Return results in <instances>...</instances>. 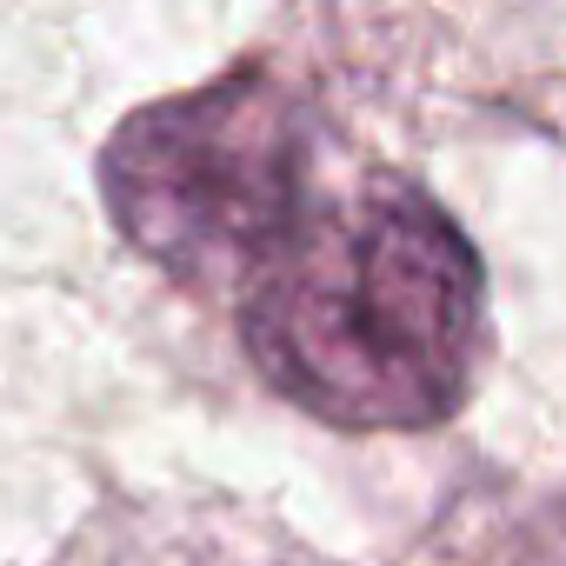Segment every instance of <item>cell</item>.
<instances>
[{
    "mask_svg": "<svg viewBox=\"0 0 566 566\" xmlns=\"http://www.w3.org/2000/svg\"><path fill=\"white\" fill-rule=\"evenodd\" d=\"M513 566H566V506H553L513 553Z\"/></svg>",
    "mask_w": 566,
    "mask_h": 566,
    "instance_id": "3",
    "label": "cell"
},
{
    "mask_svg": "<svg viewBox=\"0 0 566 566\" xmlns=\"http://www.w3.org/2000/svg\"><path fill=\"white\" fill-rule=\"evenodd\" d=\"M486 340V273L420 187L301 213L240 294V347L340 433H427L460 413Z\"/></svg>",
    "mask_w": 566,
    "mask_h": 566,
    "instance_id": "1",
    "label": "cell"
},
{
    "mask_svg": "<svg viewBox=\"0 0 566 566\" xmlns=\"http://www.w3.org/2000/svg\"><path fill=\"white\" fill-rule=\"evenodd\" d=\"M101 200L120 240L174 280L247 287L307 213L301 94L247 61L127 114L101 147Z\"/></svg>",
    "mask_w": 566,
    "mask_h": 566,
    "instance_id": "2",
    "label": "cell"
}]
</instances>
